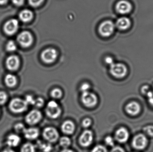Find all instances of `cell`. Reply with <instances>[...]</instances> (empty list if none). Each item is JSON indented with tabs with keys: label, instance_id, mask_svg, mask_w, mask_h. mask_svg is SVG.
Returning a JSON list of instances; mask_svg holds the SVG:
<instances>
[{
	"label": "cell",
	"instance_id": "6da1fadb",
	"mask_svg": "<svg viewBox=\"0 0 153 152\" xmlns=\"http://www.w3.org/2000/svg\"><path fill=\"white\" fill-rule=\"evenodd\" d=\"M28 104L25 100L19 98L13 99L10 101L9 108L12 112L15 113H21L27 110Z\"/></svg>",
	"mask_w": 153,
	"mask_h": 152
},
{
	"label": "cell",
	"instance_id": "7a4b0ae2",
	"mask_svg": "<svg viewBox=\"0 0 153 152\" xmlns=\"http://www.w3.org/2000/svg\"><path fill=\"white\" fill-rule=\"evenodd\" d=\"M81 101L86 108H93L97 105L98 98L95 94L88 91L82 93Z\"/></svg>",
	"mask_w": 153,
	"mask_h": 152
},
{
	"label": "cell",
	"instance_id": "3957f363",
	"mask_svg": "<svg viewBox=\"0 0 153 152\" xmlns=\"http://www.w3.org/2000/svg\"><path fill=\"white\" fill-rule=\"evenodd\" d=\"M110 72L116 78H123L126 75L127 69L126 67L122 63H114L110 65Z\"/></svg>",
	"mask_w": 153,
	"mask_h": 152
},
{
	"label": "cell",
	"instance_id": "277c9868",
	"mask_svg": "<svg viewBox=\"0 0 153 152\" xmlns=\"http://www.w3.org/2000/svg\"><path fill=\"white\" fill-rule=\"evenodd\" d=\"M42 135L44 139L50 143L56 142L59 139L60 136L57 129L53 127L45 128L43 130Z\"/></svg>",
	"mask_w": 153,
	"mask_h": 152
},
{
	"label": "cell",
	"instance_id": "5b68a950",
	"mask_svg": "<svg viewBox=\"0 0 153 152\" xmlns=\"http://www.w3.org/2000/svg\"><path fill=\"white\" fill-rule=\"evenodd\" d=\"M42 113L37 109H33L28 112L25 117V121L30 126H34L39 123L42 119Z\"/></svg>",
	"mask_w": 153,
	"mask_h": 152
},
{
	"label": "cell",
	"instance_id": "8992f818",
	"mask_svg": "<svg viewBox=\"0 0 153 152\" xmlns=\"http://www.w3.org/2000/svg\"><path fill=\"white\" fill-rule=\"evenodd\" d=\"M93 140L94 135L92 131L86 129L81 134L78 142L82 147H88L92 144Z\"/></svg>",
	"mask_w": 153,
	"mask_h": 152
},
{
	"label": "cell",
	"instance_id": "52a82bcc",
	"mask_svg": "<svg viewBox=\"0 0 153 152\" xmlns=\"http://www.w3.org/2000/svg\"><path fill=\"white\" fill-rule=\"evenodd\" d=\"M41 57L44 62L50 64L55 62L57 58V51L53 48H48L42 52Z\"/></svg>",
	"mask_w": 153,
	"mask_h": 152
},
{
	"label": "cell",
	"instance_id": "ba28073f",
	"mask_svg": "<svg viewBox=\"0 0 153 152\" xmlns=\"http://www.w3.org/2000/svg\"><path fill=\"white\" fill-rule=\"evenodd\" d=\"M17 41L23 47H28L32 44L33 37L28 31H23L17 37Z\"/></svg>",
	"mask_w": 153,
	"mask_h": 152
},
{
	"label": "cell",
	"instance_id": "9c48e42d",
	"mask_svg": "<svg viewBox=\"0 0 153 152\" xmlns=\"http://www.w3.org/2000/svg\"><path fill=\"white\" fill-rule=\"evenodd\" d=\"M115 25L112 21H106L102 22L99 27L100 34L103 36L108 37L113 33Z\"/></svg>",
	"mask_w": 153,
	"mask_h": 152
},
{
	"label": "cell",
	"instance_id": "30bf717a",
	"mask_svg": "<svg viewBox=\"0 0 153 152\" xmlns=\"http://www.w3.org/2000/svg\"><path fill=\"white\" fill-rule=\"evenodd\" d=\"M19 28V21L15 19H11L6 21L3 27L4 33L12 35L17 32Z\"/></svg>",
	"mask_w": 153,
	"mask_h": 152
},
{
	"label": "cell",
	"instance_id": "8fae6325",
	"mask_svg": "<svg viewBox=\"0 0 153 152\" xmlns=\"http://www.w3.org/2000/svg\"><path fill=\"white\" fill-rule=\"evenodd\" d=\"M148 140L144 135L139 134L136 136L133 140V147L137 150H143L147 146Z\"/></svg>",
	"mask_w": 153,
	"mask_h": 152
},
{
	"label": "cell",
	"instance_id": "7c38bea8",
	"mask_svg": "<svg viewBox=\"0 0 153 152\" xmlns=\"http://www.w3.org/2000/svg\"><path fill=\"white\" fill-rule=\"evenodd\" d=\"M116 10L118 12L121 14L129 13L132 10L131 4L126 0L120 1L116 5Z\"/></svg>",
	"mask_w": 153,
	"mask_h": 152
},
{
	"label": "cell",
	"instance_id": "4fadbf2b",
	"mask_svg": "<svg viewBox=\"0 0 153 152\" xmlns=\"http://www.w3.org/2000/svg\"><path fill=\"white\" fill-rule=\"evenodd\" d=\"M6 68L11 71H15L19 69L20 60L19 57L16 55H11L6 59L5 62Z\"/></svg>",
	"mask_w": 153,
	"mask_h": 152
},
{
	"label": "cell",
	"instance_id": "5bb4252c",
	"mask_svg": "<svg viewBox=\"0 0 153 152\" xmlns=\"http://www.w3.org/2000/svg\"><path fill=\"white\" fill-rule=\"evenodd\" d=\"M129 137V133L125 128L119 129L115 133V139L118 142L121 143L126 142L128 140Z\"/></svg>",
	"mask_w": 153,
	"mask_h": 152
},
{
	"label": "cell",
	"instance_id": "9a60e30c",
	"mask_svg": "<svg viewBox=\"0 0 153 152\" xmlns=\"http://www.w3.org/2000/svg\"><path fill=\"white\" fill-rule=\"evenodd\" d=\"M61 130L65 134H73L75 130V124L71 120H65L61 126Z\"/></svg>",
	"mask_w": 153,
	"mask_h": 152
},
{
	"label": "cell",
	"instance_id": "2e32d148",
	"mask_svg": "<svg viewBox=\"0 0 153 152\" xmlns=\"http://www.w3.org/2000/svg\"><path fill=\"white\" fill-rule=\"evenodd\" d=\"M39 130L37 128H29L26 129L23 132L25 138L29 140H34L37 139L39 137Z\"/></svg>",
	"mask_w": 153,
	"mask_h": 152
},
{
	"label": "cell",
	"instance_id": "e0dca14e",
	"mask_svg": "<svg viewBox=\"0 0 153 152\" xmlns=\"http://www.w3.org/2000/svg\"><path fill=\"white\" fill-rule=\"evenodd\" d=\"M45 113L48 117L52 119H56L61 116L62 109L59 106L56 107H47Z\"/></svg>",
	"mask_w": 153,
	"mask_h": 152
},
{
	"label": "cell",
	"instance_id": "ac0fdd59",
	"mask_svg": "<svg viewBox=\"0 0 153 152\" xmlns=\"http://www.w3.org/2000/svg\"><path fill=\"white\" fill-rule=\"evenodd\" d=\"M126 111L129 115L132 116L137 115L141 110L140 105L136 102H132L126 106Z\"/></svg>",
	"mask_w": 153,
	"mask_h": 152
},
{
	"label": "cell",
	"instance_id": "d6986e66",
	"mask_svg": "<svg viewBox=\"0 0 153 152\" xmlns=\"http://www.w3.org/2000/svg\"><path fill=\"white\" fill-rule=\"evenodd\" d=\"M21 142V138L16 134H11L6 139V143L9 147H17Z\"/></svg>",
	"mask_w": 153,
	"mask_h": 152
},
{
	"label": "cell",
	"instance_id": "ffe728a7",
	"mask_svg": "<svg viewBox=\"0 0 153 152\" xmlns=\"http://www.w3.org/2000/svg\"><path fill=\"white\" fill-rule=\"evenodd\" d=\"M116 25L118 28L119 29L121 30H126L130 26L131 21L128 18L126 17H122L117 20Z\"/></svg>",
	"mask_w": 153,
	"mask_h": 152
},
{
	"label": "cell",
	"instance_id": "44dd1931",
	"mask_svg": "<svg viewBox=\"0 0 153 152\" xmlns=\"http://www.w3.org/2000/svg\"><path fill=\"white\" fill-rule=\"evenodd\" d=\"M4 83L8 87H13L17 85L18 79L16 76L12 74H9L4 77Z\"/></svg>",
	"mask_w": 153,
	"mask_h": 152
},
{
	"label": "cell",
	"instance_id": "7402d4cb",
	"mask_svg": "<svg viewBox=\"0 0 153 152\" xmlns=\"http://www.w3.org/2000/svg\"><path fill=\"white\" fill-rule=\"evenodd\" d=\"M19 17L20 19L23 22H28L33 18V13L30 10H23L20 12Z\"/></svg>",
	"mask_w": 153,
	"mask_h": 152
},
{
	"label": "cell",
	"instance_id": "603a6c76",
	"mask_svg": "<svg viewBox=\"0 0 153 152\" xmlns=\"http://www.w3.org/2000/svg\"><path fill=\"white\" fill-rule=\"evenodd\" d=\"M37 147L43 152H50L52 151L53 147L50 143H45L41 141L37 142Z\"/></svg>",
	"mask_w": 153,
	"mask_h": 152
},
{
	"label": "cell",
	"instance_id": "cb8c5ba5",
	"mask_svg": "<svg viewBox=\"0 0 153 152\" xmlns=\"http://www.w3.org/2000/svg\"><path fill=\"white\" fill-rule=\"evenodd\" d=\"M36 146L31 143L27 142L22 146L20 152H36Z\"/></svg>",
	"mask_w": 153,
	"mask_h": 152
},
{
	"label": "cell",
	"instance_id": "d4e9b609",
	"mask_svg": "<svg viewBox=\"0 0 153 152\" xmlns=\"http://www.w3.org/2000/svg\"><path fill=\"white\" fill-rule=\"evenodd\" d=\"M71 141L68 137L63 136L59 139V144L64 149H67L71 145Z\"/></svg>",
	"mask_w": 153,
	"mask_h": 152
},
{
	"label": "cell",
	"instance_id": "484cf974",
	"mask_svg": "<svg viewBox=\"0 0 153 152\" xmlns=\"http://www.w3.org/2000/svg\"><path fill=\"white\" fill-rule=\"evenodd\" d=\"M50 95L52 98L55 99H59L62 98L63 95L62 91L60 88H55L53 89L50 93Z\"/></svg>",
	"mask_w": 153,
	"mask_h": 152
},
{
	"label": "cell",
	"instance_id": "4316f807",
	"mask_svg": "<svg viewBox=\"0 0 153 152\" xmlns=\"http://www.w3.org/2000/svg\"><path fill=\"white\" fill-rule=\"evenodd\" d=\"M17 49V46L15 42L12 40L8 41L6 44V50L9 52H13L16 51Z\"/></svg>",
	"mask_w": 153,
	"mask_h": 152
},
{
	"label": "cell",
	"instance_id": "83f0119b",
	"mask_svg": "<svg viewBox=\"0 0 153 152\" xmlns=\"http://www.w3.org/2000/svg\"><path fill=\"white\" fill-rule=\"evenodd\" d=\"M26 129L25 126L21 123H17L14 127L15 132L19 134H22V133L23 134Z\"/></svg>",
	"mask_w": 153,
	"mask_h": 152
},
{
	"label": "cell",
	"instance_id": "f1b7e54d",
	"mask_svg": "<svg viewBox=\"0 0 153 152\" xmlns=\"http://www.w3.org/2000/svg\"><path fill=\"white\" fill-rule=\"evenodd\" d=\"M91 152H108V150L103 145H98L93 148Z\"/></svg>",
	"mask_w": 153,
	"mask_h": 152
},
{
	"label": "cell",
	"instance_id": "f546056e",
	"mask_svg": "<svg viewBox=\"0 0 153 152\" xmlns=\"http://www.w3.org/2000/svg\"><path fill=\"white\" fill-rule=\"evenodd\" d=\"M45 104V101L41 97H38L36 99H35L34 105L36 108H41L43 107Z\"/></svg>",
	"mask_w": 153,
	"mask_h": 152
},
{
	"label": "cell",
	"instance_id": "4dcf8cb0",
	"mask_svg": "<svg viewBox=\"0 0 153 152\" xmlns=\"http://www.w3.org/2000/svg\"><path fill=\"white\" fill-rule=\"evenodd\" d=\"M8 96L5 92L1 91L0 92V105L4 104L7 101Z\"/></svg>",
	"mask_w": 153,
	"mask_h": 152
},
{
	"label": "cell",
	"instance_id": "1f68e13d",
	"mask_svg": "<svg viewBox=\"0 0 153 152\" xmlns=\"http://www.w3.org/2000/svg\"><path fill=\"white\" fill-rule=\"evenodd\" d=\"M104 142L107 145H108L111 147H114V140L110 136L106 137L104 139Z\"/></svg>",
	"mask_w": 153,
	"mask_h": 152
},
{
	"label": "cell",
	"instance_id": "d6a6232c",
	"mask_svg": "<svg viewBox=\"0 0 153 152\" xmlns=\"http://www.w3.org/2000/svg\"><path fill=\"white\" fill-rule=\"evenodd\" d=\"M92 124V120L91 119L87 117L83 119L82 121V125L84 128H88Z\"/></svg>",
	"mask_w": 153,
	"mask_h": 152
},
{
	"label": "cell",
	"instance_id": "836d02e7",
	"mask_svg": "<svg viewBox=\"0 0 153 152\" xmlns=\"http://www.w3.org/2000/svg\"><path fill=\"white\" fill-rule=\"evenodd\" d=\"M145 133L150 137H153V126H148L144 128Z\"/></svg>",
	"mask_w": 153,
	"mask_h": 152
},
{
	"label": "cell",
	"instance_id": "e575fe53",
	"mask_svg": "<svg viewBox=\"0 0 153 152\" xmlns=\"http://www.w3.org/2000/svg\"><path fill=\"white\" fill-rule=\"evenodd\" d=\"M25 101L28 105L29 104V105H34L35 104V99L33 98L32 95H26Z\"/></svg>",
	"mask_w": 153,
	"mask_h": 152
},
{
	"label": "cell",
	"instance_id": "d590c367",
	"mask_svg": "<svg viewBox=\"0 0 153 152\" xmlns=\"http://www.w3.org/2000/svg\"><path fill=\"white\" fill-rule=\"evenodd\" d=\"M91 87V85L88 83H83L80 87V90L82 93L84 92H88Z\"/></svg>",
	"mask_w": 153,
	"mask_h": 152
},
{
	"label": "cell",
	"instance_id": "8d00e7d4",
	"mask_svg": "<svg viewBox=\"0 0 153 152\" xmlns=\"http://www.w3.org/2000/svg\"><path fill=\"white\" fill-rule=\"evenodd\" d=\"M30 4L33 7H37L41 4L44 0H28Z\"/></svg>",
	"mask_w": 153,
	"mask_h": 152
},
{
	"label": "cell",
	"instance_id": "74e56055",
	"mask_svg": "<svg viewBox=\"0 0 153 152\" xmlns=\"http://www.w3.org/2000/svg\"><path fill=\"white\" fill-rule=\"evenodd\" d=\"M147 95L148 96L149 103L153 107V92L150 91L147 94Z\"/></svg>",
	"mask_w": 153,
	"mask_h": 152
},
{
	"label": "cell",
	"instance_id": "f35d334b",
	"mask_svg": "<svg viewBox=\"0 0 153 152\" xmlns=\"http://www.w3.org/2000/svg\"><path fill=\"white\" fill-rule=\"evenodd\" d=\"M110 152H125L124 150L120 146L113 147Z\"/></svg>",
	"mask_w": 153,
	"mask_h": 152
},
{
	"label": "cell",
	"instance_id": "ab89813d",
	"mask_svg": "<svg viewBox=\"0 0 153 152\" xmlns=\"http://www.w3.org/2000/svg\"><path fill=\"white\" fill-rule=\"evenodd\" d=\"M59 106L57 103L54 101H51L48 102L47 107H56Z\"/></svg>",
	"mask_w": 153,
	"mask_h": 152
},
{
	"label": "cell",
	"instance_id": "60d3db41",
	"mask_svg": "<svg viewBox=\"0 0 153 152\" xmlns=\"http://www.w3.org/2000/svg\"><path fill=\"white\" fill-rule=\"evenodd\" d=\"M13 4L16 6H21L24 3V0H12Z\"/></svg>",
	"mask_w": 153,
	"mask_h": 152
},
{
	"label": "cell",
	"instance_id": "b9f144b4",
	"mask_svg": "<svg viewBox=\"0 0 153 152\" xmlns=\"http://www.w3.org/2000/svg\"><path fill=\"white\" fill-rule=\"evenodd\" d=\"M105 62L108 65H111V64L114 63V61H113V59L111 57H107L105 58Z\"/></svg>",
	"mask_w": 153,
	"mask_h": 152
},
{
	"label": "cell",
	"instance_id": "7bdbcfd3",
	"mask_svg": "<svg viewBox=\"0 0 153 152\" xmlns=\"http://www.w3.org/2000/svg\"><path fill=\"white\" fill-rule=\"evenodd\" d=\"M149 87L146 85L143 87L142 88V92L144 94L147 95V94L150 92Z\"/></svg>",
	"mask_w": 153,
	"mask_h": 152
},
{
	"label": "cell",
	"instance_id": "ee69618b",
	"mask_svg": "<svg viewBox=\"0 0 153 152\" xmlns=\"http://www.w3.org/2000/svg\"><path fill=\"white\" fill-rule=\"evenodd\" d=\"M61 152H75L74 151L72 150H70V149H64Z\"/></svg>",
	"mask_w": 153,
	"mask_h": 152
},
{
	"label": "cell",
	"instance_id": "f6af8a7d",
	"mask_svg": "<svg viewBox=\"0 0 153 152\" xmlns=\"http://www.w3.org/2000/svg\"><path fill=\"white\" fill-rule=\"evenodd\" d=\"M2 152H15V151H13V150H12L11 149H6L5 150H4Z\"/></svg>",
	"mask_w": 153,
	"mask_h": 152
},
{
	"label": "cell",
	"instance_id": "bcb514c9",
	"mask_svg": "<svg viewBox=\"0 0 153 152\" xmlns=\"http://www.w3.org/2000/svg\"><path fill=\"white\" fill-rule=\"evenodd\" d=\"M8 0H0V4H4L7 3Z\"/></svg>",
	"mask_w": 153,
	"mask_h": 152
},
{
	"label": "cell",
	"instance_id": "7dc6e473",
	"mask_svg": "<svg viewBox=\"0 0 153 152\" xmlns=\"http://www.w3.org/2000/svg\"></svg>",
	"mask_w": 153,
	"mask_h": 152
}]
</instances>
